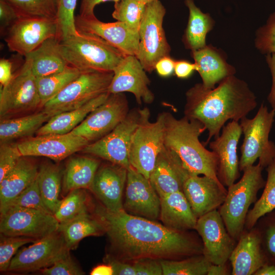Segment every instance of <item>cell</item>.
<instances>
[{"label": "cell", "instance_id": "obj_43", "mask_svg": "<svg viewBox=\"0 0 275 275\" xmlns=\"http://www.w3.org/2000/svg\"><path fill=\"white\" fill-rule=\"evenodd\" d=\"M258 221L257 229L267 262L275 264V209L261 217Z\"/></svg>", "mask_w": 275, "mask_h": 275}, {"label": "cell", "instance_id": "obj_10", "mask_svg": "<svg viewBox=\"0 0 275 275\" xmlns=\"http://www.w3.org/2000/svg\"><path fill=\"white\" fill-rule=\"evenodd\" d=\"M143 109L129 111L126 117L109 133L90 143L82 150L90 154L123 166L130 167L129 156L132 139L143 115Z\"/></svg>", "mask_w": 275, "mask_h": 275}, {"label": "cell", "instance_id": "obj_31", "mask_svg": "<svg viewBox=\"0 0 275 275\" xmlns=\"http://www.w3.org/2000/svg\"><path fill=\"white\" fill-rule=\"evenodd\" d=\"M184 3L188 9L189 17L182 40L186 49L194 51L207 45L206 35L212 30L215 21L209 13L202 11L194 0H185Z\"/></svg>", "mask_w": 275, "mask_h": 275}, {"label": "cell", "instance_id": "obj_58", "mask_svg": "<svg viewBox=\"0 0 275 275\" xmlns=\"http://www.w3.org/2000/svg\"><path fill=\"white\" fill-rule=\"evenodd\" d=\"M254 275H275V264L267 262L259 268Z\"/></svg>", "mask_w": 275, "mask_h": 275}, {"label": "cell", "instance_id": "obj_5", "mask_svg": "<svg viewBox=\"0 0 275 275\" xmlns=\"http://www.w3.org/2000/svg\"><path fill=\"white\" fill-rule=\"evenodd\" d=\"M263 169L258 163L244 170L241 179L228 187L225 200L219 208L228 232L236 241L244 231L250 206L257 201L259 190L265 184Z\"/></svg>", "mask_w": 275, "mask_h": 275}, {"label": "cell", "instance_id": "obj_53", "mask_svg": "<svg viewBox=\"0 0 275 275\" xmlns=\"http://www.w3.org/2000/svg\"><path fill=\"white\" fill-rule=\"evenodd\" d=\"M266 62L271 75V87L267 96V100L275 115V53L267 54L265 57Z\"/></svg>", "mask_w": 275, "mask_h": 275}, {"label": "cell", "instance_id": "obj_24", "mask_svg": "<svg viewBox=\"0 0 275 275\" xmlns=\"http://www.w3.org/2000/svg\"><path fill=\"white\" fill-rule=\"evenodd\" d=\"M189 173L177 155L164 146L157 156L149 180L161 198L182 191L184 180Z\"/></svg>", "mask_w": 275, "mask_h": 275}, {"label": "cell", "instance_id": "obj_29", "mask_svg": "<svg viewBox=\"0 0 275 275\" xmlns=\"http://www.w3.org/2000/svg\"><path fill=\"white\" fill-rule=\"evenodd\" d=\"M60 40L58 36L50 37L25 57L30 60L36 78L61 72L68 66L60 52Z\"/></svg>", "mask_w": 275, "mask_h": 275}, {"label": "cell", "instance_id": "obj_9", "mask_svg": "<svg viewBox=\"0 0 275 275\" xmlns=\"http://www.w3.org/2000/svg\"><path fill=\"white\" fill-rule=\"evenodd\" d=\"M166 10L159 0L145 6L139 34V49L137 58L146 72L155 70L157 61L170 56L171 47L163 28Z\"/></svg>", "mask_w": 275, "mask_h": 275}, {"label": "cell", "instance_id": "obj_42", "mask_svg": "<svg viewBox=\"0 0 275 275\" xmlns=\"http://www.w3.org/2000/svg\"><path fill=\"white\" fill-rule=\"evenodd\" d=\"M60 40L76 35L74 11L77 0H56Z\"/></svg>", "mask_w": 275, "mask_h": 275}, {"label": "cell", "instance_id": "obj_34", "mask_svg": "<svg viewBox=\"0 0 275 275\" xmlns=\"http://www.w3.org/2000/svg\"><path fill=\"white\" fill-rule=\"evenodd\" d=\"M51 117L50 115L42 111L22 117L1 121V144L36 133Z\"/></svg>", "mask_w": 275, "mask_h": 275}, {"label": "cell", "instance_id": "obj_23", "mask_svg": "<svg viewBox=\"0 0 275 275\" xmlns=\"http://www.w3.org/2000/svg\"><path fill=\"white\" fill-rule=\"evenodd\" d=\"M127 169L112 163L99 168L90 190L103 206L113 212L123 210V195L126 186Z\"/></svg>", "mask_w": 275, "mask_h": 275}, {"label": "cell", "instance_id": "obj_12", "mask_svg": "<svg viewBox=\"0 0 275 275\" xmlns=\"http://www.w3.org/2000/svg\"><path fill=\"white\" fill-rule=\"evenodd\" d=\"M59 226L53 214L36 209H11L1 215L0 232L5 236L38 240L57 231Z\"/></svg>", "mask_w": 275, "mask_h": 275}, {"label": "cell", "instance_id": "obj_54", "mask_svg": "<svg viewBox=\"0 0 275 275\" xmlns=\"http://www.w3.org/2000/svg\"><path fill=\"white\" fill-rule=\"evenodd\" d=\"M195 71H196V67L194 63L183 60L175 61L174 73L177 77L187 78Z\"/></svg>", "mask_w": 275, "mask_h": 275}, {"label": "cell", "instance_id": "obj_2", "mask_svg": "<svg viewBox=\"0 0 275 275\" xmlns=\"http://www.w3.org/2000/svg\"><path fill=\"white\" fill-rule=\"evenodd\" d=\"M184 116L201 122L208 131L205 145L217 138L228 121L240 120L257 106V97L248 84L234 75L213 89L195 84L185 94Z\"/></svg>", "mask_w": 275, "mask_h": 275}, {"label": "cell", "instance_id": "obj_3", "mask_svg": "<svg viewBox=\"0 0 275 275\" xmlns=\"http://www.w3.org/2000/svg\"><path fill=\"white\" fill-rule=\"evenodd\" d=\"M205 130L204 125L197 120L185 116L177 119L166 113L164 146L177 155L189 173L205 175L220 182L217 177L218 157L199 140Z\"/></svg>", "mask_w": 275, "mask_h": 275}, {"label": "cell", "instance_id": "obj_60", "mask_svg": "<svg viewBox=\"0 0 275 275\" xmlns=\"http://www.w3.org/2000/svg\"><path fill=\"white\" fill-rule=\"evenodd\" d=\"M135 1L141 4L146 5L147 4H148L149 3H151L158 1V0H135Z\"/></svg>", "mask_w": 275, "mask_h": 275}, {"label": "cell", "instance_id": "obj_39", "mask_svg": "<svg viewBox=\"0 0 275 275\" xmlns=\"http://www.w3.org/2000/svg\"><path fill=\"white\" fill-rule=\"evenodd\" d=\"M160 263L164 275H205L211 264L203 254L181 260H161Z\"/></svg>", "mask_w": 275, "mask_h": 275}, {"label": "cell", "instance_id": "obj_49", "mask_svg": "<svg viewBox=\"0 0 275 275\" xmlns=\"http://www.w3.org/2000/svg\"><path fill=\"white\" fill-rule=\"evenodd\" d=\"M131 262L135 271V275L162 274L160 260L151 258H143Z\"/></svg>", "mask_w": 275, "mask_h": 275}, {"label": "cell", "instance_id": "obj_22", "mask_svg": "<svg viewBox=\"0 0 275 275\" xmlns=\"http://www.w3.org/2000/svg\"><path fill=\"white\" fill-rule=\"evenodd\" d=\"M182 191L197 218L219 208L227 194L220 182L205 175L190 173L184 180Z\"/></svg>", "mask_w": 275, "mask_h": 275}, {"label": "cell", "instance_id": "obj_13", "mask_svg": "<svg viewBox=\"0 0 275 275\" xmlns=\"http://www.w3.org/2000/svg\"><path fill=\"white\" fill-rule=\"evenodd\" d=\"M129 112L128 102L124 93L110 94L102 104L70 132L90 143L96 141L113 130Z\"/></svg>", "mask_w": 275, "mask_h": 275}, {"label": "cell", "instance_id": "obj_37", "mask_svg": "<svg viewBox=\"0 0 275 275\" xmlns=\"http://www.w3.org/2000/svg\"><path fill=\"white\" fill-rule=\"evenodd\" d=\"M80 73L76 68L68 65L61 72L43 77H36L41 106L56 96L77 77Z\"/></svg>", "mask_w": 275, "mask_h": 275}, {"label": "cell", "instance_id": "obj_19", "mask_svg": "<svg viewBox=\"0 0 275 275\" xmlns=\"http://www.w3.org/2000/svg\"><path fill=\"white\" fill-rule=\"evenodd\" d=\"M90 143L86 139L69 132L38 135L17 145L22 156H44L60 161Z\"/></svg>", "mask_w": 275, "mask_h": 275}, {"label": "cell", "instance_id": "obj_8", "mask_svg": "<svg viewBox=\"0 0 275 275\" xmlns=\"http://www.w3.org/2000/svg\"><path fill=\"white\" fill-rule=\"evenodd\" d=\"M113 75V72H81L77 77L44 104L43 111L52 117L82 106L108 92Z\"/></svg>", "mask_w": 275, "mask_h": 275}, {"label": "cell", "instance_id": "obj_41", "mask_svg": "<svg viewBox=\"0 0 275 275\" xmlns=\"http://www.w3.org/2000/svg\"><path fill=\"white\" fill-rule=\"evenodd\" d=\"M145 6L135 0H119L115 2L112 17L139 32Z\"/></svg>", "mask_w": 275, "mask_h": 275}, {"label": "cell", "instance_id": "obj_55", "mask_svg": "<svg viewBox=\"0 0 275 275\" xmlns=\"http://www.w3.org/2000/svg\"><path fill=\"white\" fill-rule=\"evenodd\" d=\"M12 63L6 59L0 60V83L1 86H6L12 79L13 74L12 73Z\"/></svg>", "mask_w": 275, "mask_h": 275}, {"label": "cell", "instance_id": "obj_56", "mask_svg": "<svg viewBox=\"0 0 275 275\" xmlns=\"http://www.w3.org/2000/svg\"><path fill=\"white\" fill-rule=\"evenodd\" d=\"M119 0H81L79 15L81 16H94V10L98 4L108 1H114V3Z\"/></svg>", "mask_w": 275, "mask_h": 275}, {"label": "cell", "instance_id": "obj_44", "mask_svg": "<svg viewBox=\"0 0 275 275\" xmlns=\"http://www.w3.org/2000/svg\"><path fill=\"white\" fill-rule=\"evenodd\" d=\"M19 208L36 209L50 213L42 201L37 178L26 189L13 200L2 212H0L1 215L9 209Z\"/></svg>", "mask_w": 275, "mask_h": 275}, {"label": "cell", "instance_id": "obj_38", "mask_svg": "<svg viewBox=\"0 0 275 275\" xmlns=\"http://www.w3.org/2000/svg\"><path fill=\"white\" fill-rule=\"evenodd\" d=\"M19 18L57 19L56 0H6Z\"/></svg>", "mask_w": 275, "mask_h": 275}, {"label": "cell", "instance_id": "obj_21", "mask_svg": "<svg viewBox=\"0 0 275 275\" xmlns=\"http://www.w3.org/2000/svg\"><path fill=\"white\" fill-rule=\"evenodd\" d=\"M242 133L239 122L231 121L223 127L219 136L209 143V148L218 157V179L227 187L240 176L237 146Z\"/></svg>", "mask_w": 275, "mask_h": 275}, {"label": "cell", "instance_id": "obj_16", "mask_svg": "<svg viewBox=\"0 0 275 275\" xmlns=\"http://www.w3.org/2000/svg\"><path fill=\"white\" fill-rule=\"evenodd\" d=\"M195 230L203 241V255L211 264H226L234 250L236 240L228 232L217 209L197 219Z\"/></svg>", "mask_w": 275, "mask_h": 275}, {"label": "cell", "instance_id": "obj_47", "mask_svg": "<svg viewBox=\"0 0 275 275\" xmlns=\"http://www.w3.org/2000/svg\"><path fill=\"white\" fill-rule=\"evenodd\" d=\"M21 157L17 144H1L0 181L15 167Z\"/></svg>", "mask_w": 275, "mask_h": 275}, {"label": "cell", "instance_id": "obj_6", "mask_svg": "<svg viewBox=\"0 0 275 275\" xmlns=\"http://www.w3.org/2000/svg\"><path fill=\"white\" fill-rule=\"evenodd\" d=\"M274 118L273 111H269L262 103L254 118L245 117L240 120L244 135L240 147V171L254 165L258 159L260 166L266 168L275 157V144L269 139Z\"/></svg>", "mask_w": 275, "mask_h": 275}, {"label": "cell", "instance_id": "obj_32", "mask_svg": "<svg viewBox=\"0 0 275 275\" xmlns=\"http://www.w3.org/2000/svg\"><path fill=\"white\" fill-rule=\"evenodd\" d=\"M61 233L69 250L75 249L83 238L90 236H100L105 233L102 222L88 212L83 213L65 223L59 224Z\"/></svg>", "mask_w": 275, "mask_h": 275}, {"label": "cell", "instance_id": "obj_1", "mask_svg": "<svg viewBox=\"0 0 275 275\" xmlns=\"http://www.w3.org/2000/svg\"><path fill=\"white\" fill-rule=\"evenodd\" d=\"M95 213L104 226L116 255L113 257L119 260H177L203 254V245L186 231L170 229L124 210L113 212L100 206Z\"/></svg>", "mask_w": 275, "mask_h": 275}, {"label": "cell", "instance_id": "obj_7", "mask_svg": "<svg viewBox=\"0 0 275 275\" xmlns=\"http://www.w3.org/2000/svg\"><path fill=\"white\" fill-rule=\"evenodd\" d=\"M140 122L133 135L129 152L130 165L149 179L159 153L164 146L166 113L155 121H150V113L145 107Z\"/></svg>", "mask_w": 275, "mask_h": 275}, {"label": "cell", "instance_id": "obj_51", "mask_svg": "<svg viewBox=\"0 0 275 275\" xmlns=\"http://www.w3.org/2000/svg\"><path fill=\"white\" fill-rule=\"evenodd\" d=\"M106 260L107 264L112 266L113 274L135 275V271L131 262L119 260L109 255Z\"/></svg>", "mask_w": 275, "mask_h": 275}, {"label": "cell", "instance_id": "obj_28", "mask_svg": "<svg viewBox=\"0 0 275 275\" xmlns=\"http://www.w3.org/2000/svg\"><path fill=\"white\" fill-rule=\"evenodd\" d=\"M39 169L22 156L15 167L0 181V212L37 178Z\"/></svg>", "mask_w": 275, "mask_h": 275}, {"label": "cell", "instance_id": "obj_59", "mask_svg": "<svg viewBox=\"0 0 275 275\" xmlns=\"http://www.w3.org/2000/svg\"><path fill=\"white\" fill-rule=\"evenodd\" d=\"M90 274L92 275H111L113 274V270L112 266L108 264L100 265L95 267Z\"/></svg>", "mask_w": 275, "mask_h": 275}, {"label": "cell", "instance_id": "obj_17", "mask_svg": "<svg viewBox=\"0 0 275 275\" xmlns=\"http://www.w3.org/2000/svg\"><path fill=\"white\" fill-rule=\"evenodd\" d=\"M123 210L129 214L152 221L159 218L160 197L149 179L131 166L127 169Z\"/></svg>", "mask_w": 275, "mask_h": 275}, {"label": "cell", "instance_id": "obj_40", "mask_svg": "<svg viewBox=\"0 0 275 275\" xmlns=\"http://www.w3.org/2000/svg\"><path fill=\"white\" fill-rule=\"evenodd\" d=\"M88 211V196L84 189L69 191L61 200L53 215L59 224L65 223Z\"/></svg>", "mask_w": 275, "mask_h": 275}, {"label": "cell", "instance_id": "obj_30", "mask_svg": "<svg viewBox=\"0 0 275 275\" xmlns=\"http://www.w3.org/2000/svg\"><path fill=\"white\" fill-rule=\"evenodd\" d=\"M108 92L94 98L82 106L52 116L36 132L37 135L65 134L71 132L80 124L87 116L108 97Z\"/></svg>", "mask_w": 275, "mask_h": 275}, {"label": "cell", "instance_id": "obj_33", "mask_svg": "<svg viewBox=\"0 0 275 275\" xmlns=\"http://www.w3.org/2000/svg\"><path fill=\"white\" fill-rule=\"evenodd\" d=\"M99 161L88 157H77L71 159L65 171L63 187L65 191L78 188L90 189Z\"/></svg>", "mask_w": 275, "mask_h": 275}, {"label": "cell", "instance_id": "obj_48", "mask_svg": "<svg viewBox=\"0 0 275 275\" xmlns=\"http://www.w3.org/2000/svg\"><path fill=\"white\" fill-rule=\"evenodd\" d=\"M45 275H82L85 272L71 258L70 253L50 267L40 270Z\"/></svg>", "mask_w": 275, "mask_h": 275}, {"label": "cell", "instance_id": "obj_26", "mask_svg": "<svg viewBox=\"0 0 275 275\" xmlns=\"http://www.w3.org/2000/svg\"><path fill=\"white\" fill-rule=\"evenodd\" d=\"M190 54L206 88H214L216 84L236 73L235 68L227 63L224 52L211 45L191 51Z\"/></svg>", "mask_w": 275, "mask_h": 275}, {"label": "cell", "instance_id": "obj_4", "mask_svg": "<svg viewBox=\"0 0 275 275\" xmlns=\"http://www.w3.org/2000/svg\"><path fill=\"white\" fill-rule=\"evenodd\" d=\"M59 48L67 64L80 72H113L125 56L99 36L85 32L60 40Z\"/></svg>", "mask_w": 275, "mask_h": 275}, {"label": "cell", "instance_id": "obj_27", "mask_svg": "<svg viewBox=\"0 0 275 275\" xmlns=\"http://www.w3.org/2000/svg\"><path fill=\"white\" fill-rule=\"evenodd\" d=\"M159 218L167 227L181 231L195 229L198 219L182 191L160 198Z\"/></svg>", "mask_w": 275, "mask_h": 275}, {"label": "cell", "instance_id": "obj_11", "mask_svg": "<svg viewBox=\"0 0 275 275\" xmlns=\"http://www.w3.org/2000/svg\"><path fill=\"white\" fill-rule=\"evenodd\" d=\"M41 106L36 78L29 59L13 74L6 86H1V117Z\"/></svg>", "mask_w": 275, "mask_h": 275}, {"label": "cell", "instance_id": "obj_18", "mask_svg": "<svg viewBox=\"0 0 275 275\" xmlns=\"http://www.w3.org/2000/svg\"><path fill=\"white\" fill-rule=\"evenodd\" d=\"M75 25L78 32L96 35L119 49L124 55H138L139 49V32L126 23L117 21L104 22L95 15L75 16Z\"/></svg>", "mask_w": 275, "mask_h": 275}, {"label": "cell", "instance_id": "obj_20", "mask_svg": "<svg viewBox=\"0 0 275 275\" xmlns=\"http://www.w3.org/2000/svg\"><path fill=\"white\" fill-rule=\"evenodd\" d=\"M146 72L135 56H125L113 71L108 92H130L134 95L139 104L142 102L151 103L154 95L149 88L150 81Z\"/></svg>", "mask_w": 275, "mask_h": 275}, {"label": "cell", "instance_id": "obj_45", "mask_svg": "<svg viewBox=\"0 0 275 275\" xmlns=\"http://www.w3.org/2000/svg\"><path fill=\"white\" fill-rule=\"evenodd\" d=\"M36 240L22 236H5L1 239L0 270L5 272L8 270L11 261L22 245L34 242Z\"/></svg>", "mask_w": 275, "mask_h": 275}, {"label": "cell", "instance_id": "obj_52", "mask_svg": "<svg viewBox=\"0 0 275 275\" xmlns=\"http://www.w3.org/2000/svg\"><path fill=\"white\" fill-rule=\"evenodd\" d=\"M175 60L170 56H165L159 59L155 66L157 73L161 77H167L174 72Z\"/></svg>", "mask_w": 275, "mask_h": 275}, {"label": "cell", "instance_id": "obj_15", "mask_svg": "<svg viewBox=\"0 0 275 275\" xmlns=\"http://www.w3.org/2000/svg\"><path fill=\"white\" fill-rule=\"evenodd\" d=\"M9 49L24 57L50 37H59L57 19L19 18L6 32Z\"/></svg>", "mask_w": 275, "mask_h": 275}, {"label": "cell", "instance_id": "obj_14", "mask_svg": "<svg viewBox=\"0 0 275 275\" xmlns=\"http://www.w3.org/2000/svg\"><path fill=\"white\" fill-rule=\"evenodd\" d=\"M69 251L62 234L57 231L17 252L8 270L30 272L41 270L67 255Z\"/></svg>", "mask_w": 275, "mask_h": 275}, {"label": "cell", "instance_id": "obj_35", "mask_svg": "<svg viewBox=\"0 0 275 275\" xmlns=\"http://www.w3.org/2000/svg\"><path fill=\"white\" fill-rule=\"evenodd\" d=\"M37 181L43 203L48 210L53 215L61 200V176L59 169L50 163L41 165L39 169Z\"/></svg>", "mask_w": 275, "mask_h": 275}, {"label": "cell", "instance_id": "obj_36", "mask_svg": "<svg viewBox=\"0 0 275 275\" xmlns=\"http://www.w3.org/2000/svg\"><path fill=\"white\" fill-rule=\"evenodd\" d=\"M266 172L263 193L246 216L245 227L248 230L254 228L261 217L275 209V157L267 166Z\"/></svg>", "mask_w": 275, "mask_h": 275}, {"label": "cell", "instance_id": "obj_46", "mask_svg": "<svg viewBox=\"0 0 275 275\" xmlns=\"http://www.w3.org/2000/svg\"><path fill=\"white\" fill-rule=\"evenodd\" d=\"M255 45L262 54L275 53V12L256 32Z\"/></svg>", "mask_w": 275, "mask_h": 275}, {"label": "cell", "instance_id": "obj_50", "mask_svg": "<svg viewBox=\"0 0 275 275\" xmlns=\"http://www.w3.org/2000/svg\"><path fill=\"white\" fill-rule=\"evenodd\" d=\"M19 18L12 6L6 1L0 0L1 32L6 33L8 29Z\"/></svg>", "mask_w": 275, "mask_h": 275}, {"label": "cell", "instance_id": "obj_57", "mask_svg": "<svg viewBox=\"0 0 275 275\" xmlns=\"http://www.w3.org/2000/svg\"><path fill=\"white\" fill-rule=\"evenodd\" d=\"M230 270L226 264H211L208 270L207 275H227L229 274Z\"/></svg>", "mask_w": 275, "mask_h": 275}, {"label": "cell", "instance_id": "obj_25", "mask_svg": "<svg viewBox=\"0 0 275 275\" xmlns=\"http://www.w3.org/2000/svg\"><path fill=\"white\" fill-rule=\"evenodd\" d=\"M244 232L238 240L229 260L233 275H251L267 262L257 228Z\"/></svg>", "mask_w": 275, "mask_h": 275}]
</instances>
